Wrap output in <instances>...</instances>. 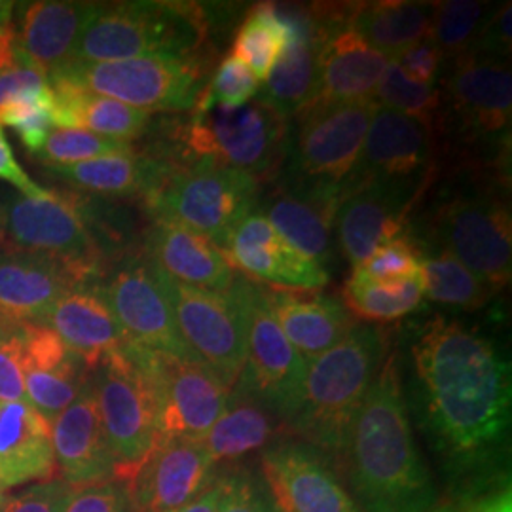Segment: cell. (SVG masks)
<instances>
[{"label":"cell","mask_w":512,"mask_h":512,"mask_svg":"<svg viewBox=\"0 0 512 512\" xmlns=\"http://www.w3.org/2000/svg\"><path fill=\"white\" fill-rule=\"evenodd\" d=\"M425 421L454 458L488 456L509 435L511 365L475 329L433 319L412 346Z\"/></svg>","instance_id":"cell-1"},{"label":"cell","mask_w":512,"mask_h":512,"mask_svg":"<svg viewBox=\"0 0 512 512\" xmlns=\"http://www.w3.org/2000/svg\"><path fill=\"white\" fill-rule=\"evenodd\" d=\"M342 463L365 512H429L437 490L416 448L399 359L387 355L349 431Z\"/></svg>","instance_id":"cell-2"},{"label":"cell","mask_w":512,"mask_h":512,"mask_svg":"<svg viewBox=\"0 0 512 512\" xmlns=\"http://www.w3.org/2000/svg\"><path fill=\"white\" fill-rule=\"evenodd\" d=\"M382 361V332L355 325L338 346L308 363L289 427L321 454L342 461L351 425Z\"/></svg>","instance_id":"cell-3"},{"label":"cell","mask_w":512,"mask_h":512,"mask_svg":"<svg viewBox=\"0 0 512 512\" xmlns=\"http://www.w3.org/2000/svg\"><path fill=\"white\" fill-rule=\"evenodd\" d=\"M109 224L90 198L76 192L50 190L46 198L16 196L0 209V247L54 258L86 285H93L114 243Z\"/></svg>","instance_id":"cell-4"},{"label":"cell","mask_w":512,"mask_h":512,"mask_svg":"<svg viewBox=\"0 0 512 512\" xmlns=\"http://www.w3.org/2000/svg\"><path fill=\"white\" fill-rule=\"evenodd\" d=\"M376 107L372 101L311 103L300 110L283 145L287 165L283 186L342 202L351 188Z\"/></svg>","instance_id":"cell-5"},{"label":"cell","mask_w":512,"mask_h":512,"mask_svg":"<svg viewBox=\"0 0 512 512\" xmlns=\"http://www.w3.org/2000/svg\"><path fill=\"white\" fill-rule=\"evenodd\" d=\"M205 29L198 4H99L71 59L101 63L135 57H198Z\"/></svg>","instance_id":"cell-6"},{"label":"cell","mask_w":512,"mask_h":512,"mask_svg":"<svg viewBox=\"0 0 512 512\" xmlns=\"http://www.w3.org/2000/svg\"><path fill=\"white\" fill-rule=\"evenodd\" d=\"M258 203V179L211 160L177 165L162 188L145 200L152 220L186 226L224 253L228 238Z\"/></svg>","instance_id":"cell-7"},{"label":"cell","mask_w":512,"mask_h":512,"mask_svg":"<svg viewBox=\"0 0 512 512\" xmlns=\"http://www.w3.org/2000/svg\"><path fill=\"white\" fill-rule=\"evenodd\" d=\"M65 84L147 112L192 110L205 88L200 57H135L122 61L71 59L48 76Z\"/></svg>","instance_id":"cell-8"},{"label":"cell","mask_w":512,"mask_h":512,"mask_svg":"<svg viewBox=\"0 0 512 512\" xmlns=\"http://www.w3.org/2000/svg\"><path fill=\"white\" fill-rule=\"evenodd\" d=\"M433 247L458 258L494 293L509 285L512 219L509 205L490 190H459L440 202L429 220Z\"/></svg>","instance_id":"cell-9"},{"label":"cell","mask_w":512,"mask_h":512,"mask_svg":"<svg viewBox=\"0 0 512 512\" xmlns=\"http://www.w3.org/2000/svg\"><path fill=\"white\" fill-rule=\"evenodd\" d=\"M232 287L241 300L247 327L245 365L234 387L289 421L298 408L308 363L287 340L274 317L266 289L234 275Z\"/></svg>","instance_id":"cell-10"},{"label":"cell","mask_w":512,"mask_h":512,"mask_svg":"<svg viewBox=\"0 0 512 512\" xmlns=\"http://www.w3.org/2000/svg\"><path fill=\"white\" fill-rule=\"evenodd\" d=\"M128 355L152 393L160 439L202 442L228 403L230 389L219 376L202 361L131 344Z\"/></svg>","instance_id":"cell-11"},{"label":"cell","mask_w":512,"mask_h":512,"mask_svg":"<svg viewBox=\"0 0 512 512\" xmlns=\"http://www.w3.org/2000/svg\"><path fill=\"white\" fill-rule=\"evenodd\" d=\"M103 431L114 463V482L126 486L152 454L158 433L156 404L128 346L90 372Z\"/></svg>","instance_id":"cell-12"},{"label":"cell","mask_w":512,"mask_h":512,"mask_svg":"<svg viewBox=\"0 0 512 512\" xmlns=\"http://www.w3.org/2000/svg\"><path fill=\"white\" fill-rule=\"evenodd\" d=\"M287 129V120L253 99L238 109L194 112L184 131V147L194 160L236 167L258 179L283 158Z\"/></svg>","instance_id":"cell-13"},{"label":"cell","mask_w":512,"mask_h":512,"mask_svg":"<svg viewBox=\"0 0 512 512\" xmlns=\"http://www.w3.org/2000/svg\"><path fill=\"white\" fill-rule=\"evenodd\" d=\"M154 270L171 302L184 344L232 389L245 365L247 349L245 311L234 287L213 293L175 281L156 266Z\"/></svg>","instance_id":"cell-14"},{"label":"cell","mask_w":512,"mask_h":512,"mask_svg":"<svg viewBox=\"0 0 512 512\" xmlns=\"http://www.w3.org/2000/svg\"><path fill=\"white\" fill-rule=\"evenodd\" d=\"M308 14L323 35L317 86L308 105L372 101L391 59L368 46L351 27L349 4H313Z\"/></svg>","instance_id":"cell-15"},{"label":"cell","mask_w":512,"mask_h":512,"mask_svg":"<svg viewBox=\"0 0 512 512\" xmlns=\"http://www.w3.org/2000/svg\"><path fill=\"white\" fill-rule=\"evenodd\" d=\"M97 289L131 346L200 361L184 344L171 302L147 258L126 260Z\"/></svg>","instance_id":"cell-16"},{"label":"cell","mask_w":512,"mask_h":512,"mask_svg":"<svg viewBox=\"0 0 512 512\" xmlns=\"http://www.w3.org/2000/svg\"><path fill=\"white\" fill-rule=\"evenodd\" d=\"M260 463L277 512H363L323 454L306 442L270 446Z\"/></svg>","instance_id":"cell-17"},{"label":"cell","mask_w":512,"mask_h":512,"mask_svg":"<svg viewBox=\"0 0 512 512\" xmlns=\"http://www.w3.org/2000/svg\"><path fill=\"white\" fill-rule=\"evenodd\" d=\"M421 188L420 181H366L353 186L342 198L334 215V230L340 251L353 268L391 239L403 236L408 211Z\"/></svg>","instance_id":"cell-18"},{"label":"cell","mask_w":512,"mask_h":512,"mask_svg":"<svg viewBox=\"0 0 512 512\" xmlns=\"http://www.w3.org/2000/svg\"><path fill=\"white\" fill-rule=\"evenodd\" d=\"M215 463L202 442L158 439L139 473L124 486L133 512H171L194 501L213 482Z\"/></svg>","instance_id":"cell-19"},{"label":"cell","mask_w":512,"mask_h":512,"mask_svg":"<svg viewBox=\"0 0 512 512\" xmlns=\"http://www.w3.org/2000/svg\"><path fill=\"white\" fill-rule=\"evenodd\" d=\"M224 255L251 279L270 283L285 293L317 291L329 283V272L281 238L258 209L236 226Z\"/></svg>","instance_id":"cell-20"},{"label":"cell","mask_w":512,"mask_h":512,"mask_svg":"<svg viewBox=\"0 0 512 512\" xmlns=\"http://www.w3.org/2000/svg\"><path fill=\"white\" fill-rule=\"evenodd\" d=\"M446 88L459 122L471 135L492 137L509 131L512 73L507 59L469 50L459 55Z\"/></svg>","instance_id":"cell-21"},{"label":"cell","mask_w":512,"mask_h":512,"mask_svg":"<svg viewBox=\"0 0 512 512\" xmlns=\"http://www.w3.org/2000/svg\"><path fill=\"white\" fill-rule=\"evenodd\" d=\"M18 330L27 403L52 423L78 397L90 370L54 330L38 323L21 325Z\"/></svg>","instance_id":"cell-22"},{"label":"cell","mask_w":512,"mask_h":512,"mask_svg":"<svg viewBox=\"0 0 512 512\" xmlns=\"http://www.w3.org/2000/svg\"><path fill=\"white\" fill-rule=\"evenodd\" d=\"M86 285L71 268L48 256L0 251V329L38 323L63 294Z\"/></svg>","instance_id":"cell-23"},{"label":"cell","mask_w":512,"mask_h":512,"mask_svg":"<svg viewBox=\"0 0 512 512\" xmlns=\"http://www.w3.org/2000/svg\"><path fill=\"white\" fill-rule=\"evenodd\" d=\"M57 473L73 490L114 482V463L97 408L92 378L52 421Z\"/></svg>","instance_id":"cell-24"},{"label":"cell","mask_w":512,"mask_h":512,"mask_svg":"<svg viewBox=\"0 0 512 512\" xmlns=\"http://www.w3.org/2000/svg\"><path fill=\"white\" fill-rule=\"evenodd\" d=\"M429 164V129L397 110L376 107L351 188L366 181L414 183L429 173Z\"/></svg>","instance_id":"cell-25"},{"label":"cell","mask_w":512,"mask_h":512,"mask_svg":"<svg viewBox=\"0 0 512 512\" xmlns=\"http://www.w3.org/2000/svg\"><path fill=\"white\" fill-rule=\"evenodd\" d=\"M38 325L54 330L90 372L129 344L97 285L63 294Z\"/></svg>","instance_id":"cell-26"},{"label":"cell","mask_w":512,"mask_h":512,"mask_svg":"<svg viewBox=\"0 0 512 512\" xmlns=\"http://www.w3.org/2000/svg\"><path fill=\"white\" fill-rule=\"evenodd\" d=\"M145 258L184 285L224 293L234 281L230 260L202 234L167 220H152L145 232Z\"/></svg>","instance_id":"cell-27"},{"label":"cell","mask_w":512,"mask_h":512,"mask_svg":"<svg viewBox=\"0 0 512 512\" xmlns=\"http://www.w3.org/2000/svg\"><path fill=\"white\" fill-rule=\"evenodd\" d=\"M57 476L52 423L29 403H0V494Z\"/></svg>","instance_id":"cell-28"},{"label":"cell","mask_w":512,"mask_h":512,"mask_svg":"<svg viewBox=\"0 0 512 512\" xmlns=\"http://www.w3.org/2000/svg\"><path fill=\"white\" fill-rule=\"evenodd\" d=\"M95 2H33L27 4L14 29V48L40 71L50 74L71 61L78 38L92 21Z\"/></svg>","instance_id":"cell-29"},{"label":"cell","mask_w":512,"mask_h":512,"mask_svg":"<svg viewBox=\"0 0 512 512\" xmlns=\"http://www.w3.org/2000/svg\"><path fill=\"white\" fill-rule=\"evenodd\" d=\"M338 205L325 194L281 186L256 209L289 245L327 270Z\"/></svg>","instance_id":"cell-30"},{"label":"cell","mask_w":512,"mask_h":512,"mask_svg":"<svg viewBox=\"0 0 512 512\" xmlns=\"http://www.w3.org/2000/svg\"><path fill=\"white\" fill-rule=\"evenodd\" d=\"M266 296L283 334L306 363L338 346L355 329L348 308L332 296L285 291H266Z\"/></svg>","instance_id":"cell-31"},{"label":"cell","mask_w":512,"mask_h":512,"mask_svg":"<svg viewBox=\"0 0 512 512\" xmlns=\"http://www.w3.org/2000/svg\"><path fill=\"white\" fill-rule=\"evenodd\" d=\"M177 164L154 154H141L135 148L101 156L84 164L52 167L59 179L99 196H143L156 194Z\"/></svg>","instance_id":"cell-32"},{"label":"cell","mask_w":512,"mask_h":512,"mask_svg":"<svg viewBox=\"0 0 512 512\" xmlns=\"http://www.w3.org/2000/svg\"><path fill=\"white\" fill-rule=\"evenodd\" d=\"M293 19L294 38L277 59L256 97L287 122L310 103L315 93L319 50L323 42L308 12L294 14Z\"/></svg>","instance_id":"cell-33"},{"label":"cell","mask_w":512,"mask_h":512,"mask_svg":"<svg viewBox=\"0 0 512 512\" xmlns=\"http://www.w3.org/2000/svg\"><path fill=\"white\" fill-rule=\"evenodd\" d=\"M435 2L382 0L359 4L351 19V27L368 46L391 61L431 37Z\"/></svg>","instance_id":"cell-34"},{"label":"cell","mask_w":512,"mask_h":512,"mask_svg":"<svg viewBox=\"0 0 512 512\" xmlns=\"http://www.w3.org/2000/svg\"><path fill=\"white\" fill-rule=\"evenodd\" d=\"M54 90V128L88 129L97 135L128 141L147 131L152 114L129 107L116 99L82 92L65 84H50Z\"/></svg>","instance_id":"cell-35"},{"label":"cell","mask_w":512,"mask_h":512,"mask_svg":"<svg viewBox=\"0 0 512 512\" xmlns=\"http://www.w3.org/2000/svg\"><path fill=\"white\" fill-rule=\"evenodd\" d=\"M274 420L270 410L232 387L224 412L202 440L203 448L215 465L236 461L268 446L275 435Z\"/></svg>","instance_id":"cell-36"},{"label":"cell","mask_w":512,"mask_h":512,"mask_svg":"<svg viewBox=\"0 0 512 512\" xmlns=\"http://www.w3.org/2000/svg\"><path fill=\"white\" fill-rule=\"evenodd\" d=\"M293 14L279 10L272 2L255 6L234 40V52L258 80H266L277 59L294 38Z\"/></svg>","instance_id":"cell-37"},{"label":"cell","mask_w":512,"mask_h":512,"mask_svg":"<svg viewBox=\"0 0 512 512\" xmlns=\"http://www.w3.org/2000/svg\"><path fill=\"white\" fill-rule=\"evenodd\" d=\"M423 296L421 277L380 281L366 277L357 268L344 285V306L349 313L372 323L401 319L420 306Z\"/></svg>","instance_id":"cell-38"},{"label":"cell","mask_w":512,"mask_h":512,"mask_svg":"<svg viewBox=\"0 0 512 512\" xmlns=\"http://www.w3.org/2000/svg\"><path fill=\"white\" fill-rule=\"evenodd\" d=\"M420 262L423 294L433 302L476 310L495 294L480 277L444 249L431 245V253L421 251Z\"/></svg>","instance_id":"cell-39"},{"label":"cell","mask_w":512,"mask_h":512,"mask_svg":"<svg viewBox=\"0 0 512 512\" xmlns=\"http://www.w3.org/2000/svg\"><path fill=\"white\" fill-rule=\"evenodd\" d=\"M486 4L476 0L435 2L431 40L442 59H456L469 52L484 23Z\"/></svg>","instance_id":"cell-40"},{"label":"cell","mask_w":512,"mask_h":512,"mask_svg":"<svg viewBox=\"0 0 512 512\" xmlns=\"http://www.w3.org/2000/svg\"><path fill=\"white\" fill-rule=\"evenodd\" d=\"M372 103L385 109L397 110L404 116L431 129L440 109V92L435 86H423L410 80L401 67L391 61L376 88Z\"/></svg>","instance_id":"cell-41"},{"label":"cell","mask_w":512,"mask_h":512,"mask_svg":"<svg viewBox=\"0 0 512 512\" xmlns=\"http://www.w3.org/2000/svg\"><path fill=\"white\" fill-rule=\"evenodd\" d=\"M131 148L133 145L128 141L103 137L88 129L54 128L48 133V139L38 152L37 158L48 169H52L84 164L101 156L126 152Z\"/></svg>","instance_id":"cell-42"},{"label":"cell","mask_w":512,"mask_h":512,"mask_svg":"<svg viewBox=\"0 0 512 512\" xmlns=\"http://www.w3.org/2000/svg\"><path fill=\"white\" fill-rule=\"evenodd\" d=\"M258 92L260 80L236 55H228L220 61L217 71L205 84L194 112H203L213 107L238 109L251 103Z\"/></svg>","instance_id":"cell-43"},{"label":"cell","mask_w":512,"mask_h":512,"mask_svg":"<svg viewBox=\"0 0 512 512\" xmlns=\"http://www.w3.org/2000/svg\"><path fill=\"white\" fill-rule=\"evenodd\" d=\"M54 101V90H50L6 105L0 109V126L4 124L14 129L23 147L38 154L48 139V133L54 129Z\"/></svg>","instance_id":"cell-44"},{"label":"cell","mask_w":512,"mask_h":512,"mask_svg":"<svg viewBox=\"0 0 512 512\" xmlns=\"http://www.w3.org/2000/svg\"><path fill=\"white\" fill-rule=\"evenodd\" d=\"M420 260V245L408 234H403L382 245L366 262L357 266V270L380 281L412 279L421 277Z\"/></svg>","instance_id":"cell-45"},{"label":"cell","mask_w":512,"mask_h":512,"mask_svg":"<svg viewBox=\"0 0 512 512\" xmlns=\"http://www.w3.org/2000/svg\"><path fill=\"white\" fill-rule=\"evenodd\" d=\"M52 90L50 78L14 48L12 59L0 69V109L21 99L37 97Z\"/></svg>","instance_id":"cell-46"},{"label":"cell","mask_w":512,"mask_h":512,"mask_svg":"<svg viewBox=\"0 0 512 512\" xmlns=\"http://www.w3.org/2000/svg\"><path fill=\"white\" fill-rule=\"evenodd\" d=\"M220 486L217 512H277L264 482L251 473L220 476Z\"/></svg>","instance_id":"cell-47"},{"label":"cell","mask_w":512,"mask_h":512,"mask_svg":"<svg viewBox=\"0 0 512 512\" xmlns=\"http://www.w3.org/2000/svg\"><path fill=\"white\" fill-rule=\"evenodd\" d=\"M63 480L38 482L19 494H0V512H63L71 495Z\"/></svg>","instance_id":"cell-48"},{"label":"cell","mask_w":512,"mask_h":512,"mask_svg":"<svg viewBox=\"0 0 512 512\" xmlns=\"http://www.w3.org/2000/svg\"><path fill=\"white\" fill-rule=\"evenodd\" d=\"M27 403L18 329H0V403Z\"/></svg>","instance_id":"cell-49"},{"label":"cell","mask_w":512,"mask_h":512,"mask_svg":"<svg viewBox=\"0 0 512 512\" xmlns=\"http://www.w3.org/2000/svg\"><path fill=\"white\" fill-rule=\"evenodd\" d=\"M128 497L118 482H103L71 490L63 512H126Z\"/></svg>","instance_id":"cell-50"},{"label":"cell","mask_w":512,"mask_h":512,"mask_svg":"<svg viewBox=\"0 0 512 512\" xmlns=\"http://www.w3.org/2000/svg\"><path fill=\"white\" fill-rule=\"evenodd\" d=\"M511 21V2H505L484 19L471 50L509 61L512 46Z\"/></svg>","instance_id":"cell-51"},{"label":"cell","mask_w":512,"mask_h":512,"mask_svg":"<svg viewBox=\"0 0 512 512\" xmlns=\"http://www.w3.org/2000/svg\"><path fill=\"white\" fill-rule=\"evenodd\" d=\"M401 71H403L410 80L423 84V86H433L442 67V54L439 48L433 44L431 38H425L406 52L393 59Z\"/></svg>","instance_id":"cell-52"},{"label":"cell","mask_w":512,"mask_h":512,"mask_svg":"<svg viewBox=\"0 0 512 512\" xmlns=\"http://www.w3.org/2000/svg\"><path fill=\"white\" fill-rule=\"evenodd\" d=\"M0 181L16 186V190H19L21 196L25 198H46L50 194V190L35 183L27 175V171L18 164L2 126H0Z\"/></svg>","instance_id":"cell-53"},{"label":"cell","mask_w":512,"mask_h":512,"mask_svg":"<svg viewBox=\"0 0 512 512\" xmlns=\"http://www.w3.org/2000/svg\"><path fill=\"white\" fill-rule=\"evenodd\" d=\"M220 494H222V486H220V476L215 478V482L198 495L194 501L186 503L181 509L171 512H217L219 511Z\"/></svg>","instance_id":"cell-54"},{"label":"cell","mask_w":512,"mask_h":512,"mask_svg":"<svg viewBox=\"0 0 512 512\" xmlns=\"http://www.w3.org/2000/svg\"><path fill=\"white\" fill-rule=\"evenodd\" d=\"M465 512H512L511 490L505 488L497 494L484 497Z\"/></svg>","instance_id":"cell-55"},{"label":"cell","mask_w":512,"mask_h":512,"mask_svg":"<svg viewBox=\"0 0 512 512\" xmlns=\"http://www.w3.org/2000/svg\"><path fill=\"white\" fill-rule=\"evenodd\" d=\"M14 55V27L0 35V69L12 59Z\"/></svg>","instance_id":"cell-56"},{"label":"cell","mask_w":512,"mask_h":512,"mask_svg":"<svg viewBox=\"0 0 512 512\" xmlns=\"http://www.w3.org/2000/svg\"><path fill=\"white\" fill-rule=\"evenodd\" d=\"M16 2L12 0H0V27H12V14H14Z\"/></svg>","instance_id":"cell-57"},{"label":"cell","mask_w":512,"mask_h":512,"mask_svg":"<svg viewBox=\"0 0 512 512\" xmlns=\"http://www.w3.org/2000/svg\"><path fill=\"white\" fill-rule=\"evenodd\" d=\"M437 512H465V511H461V509H454V507H448V509H442V511H437Z\"/></svg>","instance_id":"cell-58"},{"label":"cell","mask_w":512,"mask_h":512,"mask_svg":"<svg viewBox=\"0 0 512 512\" xmlns=\"http://www.w3.org/2000/svg\"><path fill=\"white\" fill-rule=\"evenodd\" d=\"M8 29H12V27H0V35H2V33H6Z\"/></svg>","instance_id":"cell-59"},{"label":"cell","mask_w":512,"mask_h":512,"mask_svg":"<svg viewBox=\"0 0 512 512\" xmlns=\"http://www.w3.org/2000/svg\"><path fill=\"white\" fill-rule=\"evenodd\" d=\"M0 245H2V232H0Z\"/></svg>","instance_id":"cell-60"}]
</instances>
